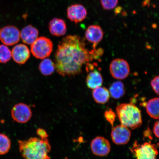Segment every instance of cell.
<instances>
[{"mask_svg": "<svg viewBox=\"0 0 159 159\" xmlns=\"http://www.w3.org/2000/svg\"><path fill=\"white\" fill-rule=\"evenodd\" d=\"M53 44L49 39L45 37L38 38L31 44V51L36 58L43 59L51 54L53 50Z\"/></svg>", "mask_w": 159, "mask_h": 159, "instance_id": "4", "label": "cell"}, {"mask_svg": "<svg viewBox=\"0 0 159 159\" xmlns=\"http://www.w3.org/2000/svg\"><path fill=\"white\" fill-rule=\"evenodd\" d=\"M104 116L106 120L113 128L116 117L115 112L112 109H109L105 111L104 113Z\"/></svg>", "mask_w": 159, "mask_h": 159, "instance_id": "24", "label": "cell"}, {"mask_svg": "<svg viewBox=\"0 0 159 159\" xmlns=\"http://www.w3.org/2000/svg\"><path fill=\"white\" fill-rule=\"evenodd\" d=\"M109 92L111 96L115 99H118L125 94V86L120 81H116L113 83L109 89Z\"/></svg>", "mask_w": 159, "mask_h": 159, "instance_id": "19", "label": "cell"}, {"mask_svg": "<svg viewBox=\"0 0 159 159\" xmlns=\"http://www.w3.org/2000/svg\"><path fill=\"white\" fill-rule=\"evenodd\" d=\"M150 83L154 92L157 95H159V75L154 77Z\"/></svg>", "mask_w": 159, "mask_h": 159, "instance_id": "25", "label": "cell"}, {"mask_svg": "<svg viewBox=\"0 0 159 159\" xmlns=\"http://www.w3.org/2000/svg\"><path fill=\"white\" fill-rule=\"evenodd\" d=\"M111 74L114 78L118 80L126 79L130 73V67L124 59H116L114 60L109 66Z\"/></svg>", "mask_w": 159, "mask_h": 159, "instance_id": "6", "label": "cell"}, {"mask_svg": "<svg viewBox=\"0 0 159 159\" xmlns=\"http://www.w3.org/2000/svg\"><path fill=\"white\" fill-rule=\"evenodd\" d=\"M153 131L155 136L159 139V120L155 123Z\"/></svg>", "mask_w": 159, "mask_h": 159, "instance_id": "27", "label": "cell"}, {"mask_svg": "<svg viewBox=\"0 0 159 159\" xmlns=\"http://www.w3.org/2000/svg\"><path fill=\"white\" fill-rule=\"evenodd\" d=\"M11 57L16 63L23 64L26 62L30 56L28 48L25 44L16 45L12 50Z\"/></svg>", "mask_w": 159, "mask_h": 159, "instance_id": "12", "label": "cell"}, {"mask_svg": "<svg viewBox=\"0 0 159 159\" xmlns=\"http://www.w3.org/2000/svg\"><path fill=\"white\" fill-rule=\"evenodd\" d=\"M20 33L16 27L13 25L7 26L0 31V40L4 44L11 46L19 42Z\"/></svg>", "mask_w": 159, "mask_h": 159, "instance_id": "7", "label": "cell"}, {"mask_svg": "<svg viewBox=\"0 0 159 159\" xmlns=\"http://www.w3.org/2000/svg\"><path fill=\"white\" fill-rule=\"evenodd\" d=\"M11 143L7 135L0 134V155L7 153L11 148Z\"/></svg>", "mask_w": 159, "mask_h": 159, "instance_id": "21", "label": "cell"}, {"mask_svg": "<svg viewBox=\"0 0 159 159\" xmlns=\"http://www.w3.org/2000/svg\"><path fill=\"white\" fill-rule=\"evenodd\" d=\"M130 151L136 159H157L158 154L156 145L151 142L139 144L135 142Z\"/></svg>", "mask_w": 159, "mask_h": 159, "instance_id": "5", "label": "cell"}, {"mask_svg": "<svg viewBox=\"0 0 159 159\" xmlns=\"http://www.w3.org/2000/svg\"><path fill=\"white\" fill-rule=\"evenodd\" d=\"M39 34L37 29L31 25L24 27L20 32V37L25 44L31 45L37 39Z\"/></svg>", "mask_w": 159, "mask_h": 159, "instance_id": "15", "label": "cell"}, {"mask_svg": "<svg viewBox=\"0 0 159 159\" xmlns=\"http://www.w3.org/2000/svg\"><path fill=\"white\" fill-rule=\"evenodd\" d=\"M88 72L89 73L86 77V82L88 88L94 89L101 87L103 84V79L100 73L94 69Z\"/></svg>", "mask_w": 159, "mask_h": 159, "instance_id": "16", "label": "cell"}, {"mask_svg": "<svg viewBox=\"0 0 159 159\" xmlns=\"http://www.w3.org/2000/svg\"><path fill=\"white\" fill-rule=\"evenodd\" d=\"M87 15V10L80 4H74L70 6L67 9V18L71 21L78 23L84 20Z\"/></svg>", "mask_w": 159, "mask_h": 159, "instance_id": "11", "label": "cell"}, {"mask_svg": "<svg viewBox=\"0 0 159 159\" xmlns=\"http://www.w3.org/2000/svg\"><path fill=\"white\" fill-rule=\"evenodd\" d=\"M101 4L105 10H112L116 7L118 3V0H100Z\"/></svg>", "mask_w": 159, "mask_h": 159, "instance_id": "23", "label": "cell"}, {"mask_svg": "<svg viewBox=\"0 0 159 159\" xmlns=\"http://www.w3.org/2000/svg\"><path fill=\"white\" fill-rule=\"evenodd\" d=\"M49 30L51 34L56 37H61L66 34L67 25L62 19L54 18L50 21Z\"/></svg>", "mask_w": 159, "mask_h": 159, "instance_id": "14", "label": "cell"}, {"mask_svg": "<svg viewBox=\"0 0 159 159\" xmlns=\"http://www.w3.org/2000/svg\"><path fill=\"white\" fill-rule=\"evenodd\" d=\"M0 31H1V29H0Z\"/></svg>", "mask_w": 159, "mask_h": 159, "instance_id": "28", "label": "cell"}, {"mask_svg": "<svg viewBox=\"0 0 159 159\" xmlns=\"http://www.w3.org/2000/svg\"><path fill=\"white\" fill-rule=\"evenodd\" d=\"M19 150L25 159H50L51 146L48 139L31 138L18 141Z\"/></svg>", "mask_w": 159, "mask_h": 159, "instance_id": "2", "label": "cell"}, {"mask_svg": "<svg viewBox=\"0 0 159 159\" xmlns=\"http://www.w3.org/2000/svg\"><path fill=\"white\" fill-rule=\"evenodd\" d=\"M92 95L95 102L103 104L108 102L110 95L108 89L104 87H99L93 89Z\"/></svg>", "mask_w": 159, "mask_h": 159, "instance_id": "17", "label": "cell"}, {"mask_svg": "<svg viewBox=\"0 0 159 159\" xmlns=\"http://www.w3.org/2000/svg\"><path fill=\"white\" fill-rule=\"evenodd\" d=\"M39 69L43 75L45 76L50 75L53 74L55 70V63L51 59H44L40 63Z\"/></svg>", "mask_w": 159, "mask_h": 159, "instance_id": "20", "label": "cell"}, {"mask_svg": "<svg viewBox=\"0 0 159 159\" xmlns=\"http://www.w3.org/2000/svg\"><path fill=\"white\" fill-rule=\"evenodd\" d=\"M104 36V32L101 27L98 25L89 26L85 32V37L89 42L93 43V46L97 47Z\"/></svg>", "mask_w": 159, "mask_h": 159, "instance_id": "13", "label": "cell"}, {"mask_svg": "<svg viewBox=\"0 0 159 159\" xmlns=\"http://www.w3.org/2000/svg\"><path fill=\"white\" fill-rule=\"evenodd\" d=\"M90 146L93 154L97 156H107L111 151L110 143L103 137L98 136L93 139Z\"/></svg>", "mask_w": 159, "mask_h": 159, "instance_id": "10", "label": "cell"}, {"mask_svg": "<svg viewBox=\"0 0 159 159\" xmlns=\"http://www.w3.org/2000/svg\"><path fill=\"white\" fill-rule=\"evenodd\" d=\"M146 110L148 115L152 118L159 119V98L150 99L146 104Z\"/></svg>", "mask_w": 159, "mask_h": 159, "instance_id": "18", "label": "cell"}, {"mask_svg": "<svg viewBox=\"0 0 159 159\" xmlns=\"http://www.w3.org/2000/svg\"><path fill=\"white\" fill-rule=\"evenodd\" d=\"M103 53L102 48H87L85 39L79 36L67 35L59 43L55 53L56 70L63 77L75 76L82 72L83 65L100 59Z\"/></svg>", "mask_w": 159, "mask_h": 159, "instance_id": "1", "label": "cell"}, {"mask_svg": "<svg viewBox=\"0 0 159 159\" xmlns=\"http://www.w3.org/2000/svg\"><path fill=\"white\" fill-rule=\"evenodd\" d=\"M37 134L38 136L40 137V138L42 139H48V135L46 131L44 129L42 128H39L37 130Z\"/></svg>", "mask_w": 159, "mask_h": 159, "instance_id": "26", "label": "cell"}, {"mask_svg": "<svg viewBox=\"0 0 159 159\" xmlns=\"http://www.w3.org/2000/svg\"><path fill=\"white\" fill-rule=\"evenodd\" d=\"M11 52L5 45H0V63H6L11 60Z\"/></svg>", "mask_w": 159, "mask_h": 159, "instance_id": "22", "label": "cell"}, {"mask_svg": "<svg viewBox=\"0 0 159 159\" xmlns=\"http://www.w3.org/2000/svg\"><path fill=\"white\" fill-rule=\"evenodd\" d=\"M12 118L20 124H25L31 119L32 112L30 108L24 103L16 104L11 109Z\"/></svg>", "mask_w": 159, "mask_h": 159, "instance_id": "8", "label": "cell"}, {"mask_svg": "<svg viewBox=\"0 0 159 159\" xmlns=\"http://www.w3.org/2000/svg\"><path fill=\"white\" fill-rule=\"evenodd\" d=\"M116 113L121 125L134 129L142 124L140 109L133 103H123L116 107Z\"/></svg>", "mask_w": 159, "mask_h": 159, "instance_id": "3", "label": "cell"}, {"mask_svg": "<svg viewBox=\"0 0 159 159\" xmlns=\"http://www.w3.org/2000/svg\"><path fill=\"white\" fill-rule=\"evenodd\" d=\"M111 136L115 144L118 145L126 144L130 140L131 132L128 127L124 125H117L112 128Z\"/></svg>", "mask_w": 159, "mask_h": 159, "instance_id": "9", "label": "cell"}]
</instances>
